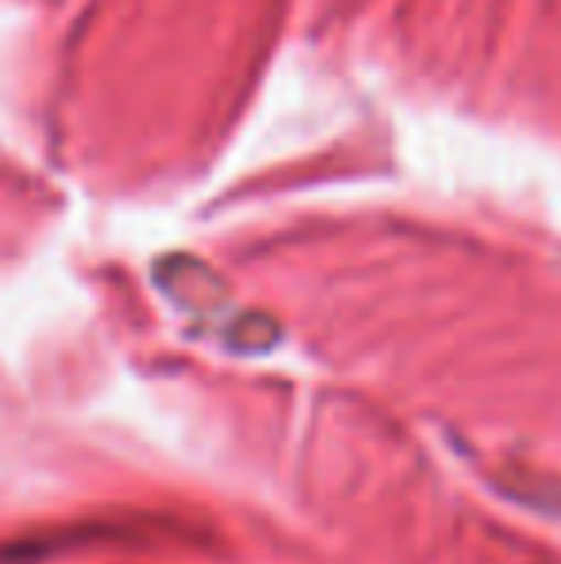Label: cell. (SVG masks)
Here are the masks:
<instances>
[]
</instances>
